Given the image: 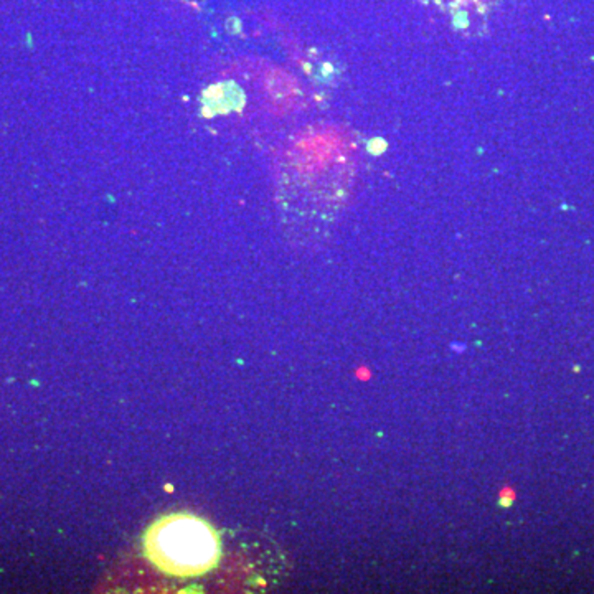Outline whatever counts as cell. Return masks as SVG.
I'll return each instance as SVG.
<instances>
[{"mask_svg": "<svg viewBox=\"0 0 594 594\" xmlns=\"http://www.w3.org/2000/svg\"><path fill=\"white\" fill-rule=\"evenodd\" d=\"M359 147L337 127H314L294 139L278 172V204L286 226L311 240L331 228L349 200Z\"/></svg>", "mask_w": 594, "mask_h": 594, "instance_id": "cell-1", "label": "cell"}, {"mask_svg": "<svg viewBox=\"0 0 594 594\" xmlns=\"http://www.w3.org/2000/svg\"><path fill=\"white\" fill-rule=\"evenodd\" d=\"M144 556L164 575L192 580L208 575L222 558V538L194 514L160 516L142 538Z\"/></svg>", "mask_w": 594, "mask_h": 594, "instance_id": "cell-2", "label": "cell"}]
</instances>
